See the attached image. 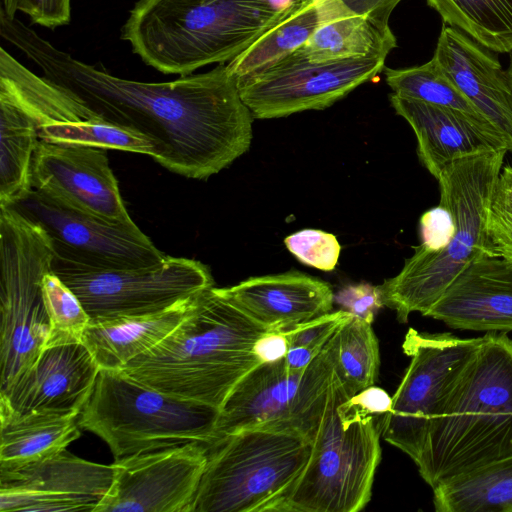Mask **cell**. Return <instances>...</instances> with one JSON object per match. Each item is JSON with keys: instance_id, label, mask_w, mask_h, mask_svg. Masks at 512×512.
Wrapping results in <instances>:
<instances>
[{"instance_id": "1", "label": "cell", "mask_w": 512, "mask_h": 512, "mask_svg": "<svg viewBox=\"0 0 512 512\" xmlns=\"http://www.w3.org/2000/svg\"><path fill=\"white\" fill-rule=\"evenodd\" d=\"M0 34L99 118L150 138L154 160L173 173L207 179L250 147L254 117L224 64L173 81L142 82L74 58L3 11Z\"/></svg>"}, {"instance_id": "2", "label": "cell", "mask_w": 512, "mask_h": 512, "mask_svg": "<svg viewBox=\"0 0 512 512\" xmlns=\"http://www.w3.org/2000/svg\"><path fill=\"white\" fill-rule=\"evenodd\" d=\"M506 149L468 156L447 165L437 178L440 203L420 218L422 243L401 271L379 285L384 306L406 323L424 315L457 275L485 254L486 223Z\"/></svg>"}, {"instance_id": "3", "label": "cell", "mask_w": 512, "mask_h": 512, "mask_svg": "<svg viewBox=\"0 0 512 512\" xmlns=\"http://www.w3.org/2000/svg\"><path fill=\"white\" fill-rule=\"evenodd\" d=\"M267 331L211 287L199 293L190 313L162 342L120 370L164 393L220 409L261 363L252 347Z\"/></svg>"}, {"instance_id": "4", "label": "cell", "mask_w": 512, "mask_h": 512, "mask_svg": "<svg viewBox=\"0 0 512 512\" xmlns=\"http://www.w3.org/2000/svg\"><path fill=\"white\" fill-rule=\"evenodd\" d=\"M299 0H138L121 38L143 62L186 76L234 60Z\"/></svg>"}, {"instance_id": "5", "label": "cell", "mask_w": 512, "mask_h": 512, "mask_svg": "<svg viewBox=\"0 0 512 512\" xmlns=\"http://www.w3.org/2000/svg\"><path fill=\"white\" fill-rule=\"evenodd\" d=\"M512 454V340L489 332L435 421L416 463L438 483Z\"/></svg>"}, {"instance_id": "6", "label": "cell", "mask_w": 512, "mask_h": 512, "mask_svg": "<svg viewBox=\"0 0 512 512\" xmlns=\"http://www.w3.org/2000/svg\"><path fill=\"white\" fill-rule=\"evenodd\" d=\"M219 416L212 405L164 393L121 370L100 369L78 423L118 460L192 441L211 445Z\"/></svg>"}, {"instance_id": "7", "label": "cell", "mask_w": 512, "mask_h": 512, "mask_svg": "<svg viewBox=\"0 0 512 512\" xmlns=\"http://www.w3.org/2000/svg\"><path fill=\"white\" fill-rule=\"evenodd\" d=\"M312 441L289 430L252 428L208 445L192 512H277L305 468Z\"/></svg>"}, {"instance_id": "8", "label": "cell", "mask_w": 512, "mask_h": 512, "mask_svg": "<svg viewBox=\"0 0 512 512\" xmlns=\"http://www.w3.org/2000/svg\"><path fill=\"white\" fill-rule=\"evenodd\" d=\"M343 395L334 374L310 458L277 512H358L370 501L385 415L345 424L337 413Z\"/></svg>"}, {"instance_id": "9", "label": "cell", "mask_w": 512, "mask_h": 512, "mask_svg": "<svg viewBox=\"0 0 512 512\" xmlns=\"http://www.w3.org/2000/svg\"><path fill=\"white\" fill-rule=\"evenodd\" d=\"M54 253L44 230L0 207V391L43 351L50 330L41 280Z\"/></svg>"}, {"instance_id": "10", "label": "cell", "mask_w": 512, "mask_h": 512, "mask_svg": "<svg viewBox=\"0 0 512 512\" xmlns=\"http://www.w3.org/2000/svg\"><path fill=\"white\" fill-rule=\"evenodd\" d=\"M483 337L462 339L450 333H420L410 328L402 348L410 358L385 415L384 440L416 464L428 433L475 358Z\"/></svg>"}, {"instance_id": "11", "label": "cell", "mask_w": 512, "mask_h": 512, "mask_svg": "<svg viewBox=\"0 0 512 512\" xmlns=\"http://www.w3.org/2000/svg\"><path fill=\"white\" fill-rule=\"evenodd\" d=\"M333 378L325 347L303 371H290L284 359L260 363L236 384L221 406L216 441L246 429L272 428L300 433L313 442Z\"/></svg>"}, {"instance_id": "12", "label": "cell", "mask_w": 512, "mask_h": 512, "mask_svg": "<svg viewBox=\"0 0 512 512\" xmlns=\"http://www.w3.org/2000/svg\"><path fill=\"white\" fill-rule=\"evenodd\" d=\"M51 269L90 320L158 313L214 287L205 264L169 255L153 266L126 269H90L53 258Z\"/></svg>"}, {"instance_id": "13", "label": "cell", "mask_w": 512, "mask_h": 512, "mask_svg": "<svg viewBox=\"0 0 512 512\" xmlns=\"http://www.w3.org/2000/svg\"><path fill=\"white\" fill-rule=\"evenodd\" d=\"M9 207L41 227L54 258L90 269L141 268L167 256L136 224L111 223L31 190Z\"/></svg>"}, {"instance_id": "14", "label": "cell", "mask_w": 512, "mask_h": 512, "mask_svg": "<svg viewBox=\"0 0 512 512\" xmlns=\"http://www.w3.org/2000/svg\"><path fill=\"white\" fill-rule=\"evenodd\" d=\"M384 58L313 61L298 50L258 73L239 78L240 96L254 118L322 110L373 80Z\"/></svg>"}, {"instance_id": "15", "label": "cell", "mask_w": 512, "mask_h": 512, "mask_svg": "<svg viewBox=\"0 0 512 512\" xmlns=\"http://www.w3.org/2000/svg\"><path fill=\"white\" fill-rule=\"evenodd\" d=\"M207 458L208 444L192 441L114 460L95 512H192Z\"/></svg>"}, {"instance_id": "16", "label": "cell", "mask_w": 512, "mask_h": 512, "mask_svg": "<svg viewBox=\"0 0 512 512\" xmlns=\"http://www.w3.org/2000/svg\"><path fill=\"white\" fill-rule=\"evenodd\" d=\"M31 188L105 221L135 224L122 200L107 149L39 140L32 161Z\"/></svg>"}, {"instance_id": "17", "label": "cell", "mask_w": 512, "mask_h": 512, "mask_svg": "<svg viewBox=\"0 0 512 512\" xmlns=\"http://www.w3.org/2000/svg\"><path fill=\"white\" fill-rule=\"evenodd\" d=\"M113 465L63 450L12 469H0V511L65 512L95 509L113 481Z\"/></svg>"}, {"instance_id": "18", "label": "cell", "mask_w": 512, "mask_h": 512, "mask_svg": "<svg viewBox=\"0 0 512 512\" xmlns=\"http://www.w3.org/2000/svg\"><path fill=\"white\" fill-rule=\"evenodd\" d=\"M99 370L82 342L47 347L0 391V410L17 415H79Z\"/></svg>"}, {"instance_id": "19", "label": "cell", "mask_w": 512, "mask_h": 512, "mask_svg": "<svg viewBox=\"0 0 512 512\" xmlns=\"http://www.w3.org/2000/svg\"><path fill=\"white\" fill-rule=\"evenodd\" d=\"M424 316L459 330H512V261L482 254L469 263Z\"/></svg>"}, {"instance_id": "20", "label": "cell", "mask_w": 512, "mask_h": 512, "mask_svg": "<svg viewBox=\"0 0 512 512\" xmlns=\"http://www.w3.org/2000/svg\"><path fill=\"white\" fill-rule=\"evenodd\" d=\"M494 53L459 29L443 24L433 58L499 131L512 152V85Z\"/></svg>"}, {"instance_id": "21", "label": "cell", "mask_w": 512, "mask_h": 512, "mask_svg": "<svg viewBox=\"0 0 512 512\" xmlns=\"http://www.w3.org/2000/svg\"><path fill=\"white\" fill-rule=\"evenodd\" d=\"M219 291L267 330L286 331L329 313L331 286L298 271L248 278Z\"/></svg>"}, {"instance_id": "22", "label": "cell", "mask_w": 512, "mask_h": 512, "mask_svg": "<svg viewBox=\"0 0 512 512\" xmlns=\"http://www.w3.org/2000/svg\"><path fill=\"white\" fill-rule=\"evenodd\" d=\"M390 103L413 129L419 160L436 179L456 160L493 150H507L499 133L459 111L395 93L390 94Z\"/></svg>"}, {"instance_id": "23", "label": "cell", "mask_w": 512, "mask_h": 512, "mask_svg": "<svg viewBox=\"0 0 512 512\" xmlns=\"http://www.w3.org/2000/svg\"><path fill=\"white\" fill-rule=\"evenodd\" d=\"M198 295L158 313L90 320L82 343L100 369L120 370L162 342L190 313Z\"/></svg>"}, {"instance_id": "24", "label": "cell", "mask_w": 512, "mask_h": 512, "mask_svg": "<svg viewBox=\"0 0 512 512\" xmlns=\"http://www.w3.org/2000/svg\"><path fill=\"white\" fill-rule=\"evenodd\" d=\"M316 1L318 27L298 49L310 60L386 59L397 46L392 31H382L368 19L339 8L332 0Z\"/></svg>"}, {"instance_id": "25", "label": "cell", "mask_w": 512, "mask_h": 512, "mask_svg": "<svg viewBox=\"0 0 512 512\" xmlns=\"http://www.w3.org/2000/svg\"><path fill=\"white\" fill-rule=\"evenodd\" d=\"M78 416L0 410V469L24 466L65 450L81 435Z\"/></svg>"}, {"instance_id": "26", "label": "cell", "mask_w": 512, "mask_h": 512, "mask_svg": "<svg viewBox=\"0 0 512 512\" xmlns=\"http://www.w3.org/2000/svg\"><path fill=\"white\" fill-rule=\"evenodd\" d=\"M432 489L438 512H512V454L444 480Z\"/></svg>"}, {"instance_id": "27", "label": "cell", "mask_w": 512, "mask_h": 512, "mask_svg": "<svg viewBox=\"0 0 512 512\" xmlns=\"http://www.w3.org/2000/svg\"><path fill=\"white\" fill-rule=\"evenodd\" d=\"M38 142L32 119L0 96V207L10 206L32 190L31 167Z\"/></svg>"}, {"instance_id": "28", "label": "cell", "mask_w": 512, "mask_h": 512, "mask_svg": "<svg viewBox=\"0 0 512 512\" xmlns=\"http://www.w3.org/2000/svg\"><path fill=\"white\" fill-rule=\"evenodd\" d=\"M319 24L316 0H299L276 25L226 66L237 79L271 67L301 48Z\"/></svg>"}, {"instance_id": "29", "label": "cell", "mask_w": 512, "mask_h": 512, "mask_svg": "<svg viewBox=\"0 0 512 512\" xmlns=\"http://www.w3.org/2000/svg\"><path fill=\"white\" fill-rule=\"evenodd\" d=\"M324 347L335 377L347 397L376 383L380 352L371 323L352 316L336 330Z\"/></svg>"}, {"instance_id": "30", "label": "cell", "mask_w": 512, "mask_h": 512, "mask_svg": "<svg viewBox=\"0 0 512 512\" xmlns=\"http://www.w3.org/2000/svg\"><path fill=\"white\" fill-rule=\"evenodd\" d=\"M444 24L495 53L512 52V0H426Z\"/></svg>"}, {"instance_id": "31", "label": "cell", "mask_w": 512, "mask_h": 512, "mask_svg": "<svg viewBox=\"0 0 512 512\" xmlns=\"http://www.w3.org/2000/svg\"><path fill=\"white\" fill-rule=\"evenodd\" d=\"M385 80L393 93L400 97L459 111L484 127L499 133L447 77L433 57L421 66L403 69L386 68Z\"/></svg>"}, {"instance_id": "32", "label": "cell", "mask_w": 512, "mask_h": 512, "mask_svg": "<svg viewBox=\"0 0 512 512\" xmlns=\"http://www.w3.org/2000/svg\"><path fill=\"white\" fill-rule=\"evenodd\" d=\"M39 140L116 149L157 157L154 142L130 128L120 127L101 118L54 122L36 128Z\"/></svg>"}, {"instance_id": "33", "label": "cell", "mask_w": 512, "mask_h": 512, "mask_svg": "<svg viewBox=\"0 0 512 512\" xmlns=\"http://www.w3.org/2000/svg\"><path fill=\"white\" fill-rule=\"evenodd\" d=\"M41 290L50 323L44 349L82 342L90 317L76 294L52 269L44 274Z\"/></svg>"}, {"instance_id": "34", "label": "cell", "mask_w": 512, "mask_h": 512, "mask_svg": "<svg viewBox=\"0 0 512 512\" xmlns=\"http://www.w3.org/2000/svg\"><path fill=\"white\" fill-rule=\"evenodd\" d=\"M485 252L512 261V165L501 169L495 184L486 223Z\"/></svg>"}, {"instance_id": "35", "label": "cell", "mask_w": 512, "mask_h": 512, "mask_svg": "<svg viewBox=\"0 0 512 512\" xmlns=\"http://www.w3.org/2000/svg\"><path fill=\"white\" fill-rule=\"evenodd\" d=\"M287 249L303 264L322 271L335 269L341 245L335 235L317 229H304L284 239Z\"/></svg>"}, {"instance_id": "36", "label": "cell", "mask_w": 512, "mask_h": 512, "mask_svg": "<svg viewBox=\"0 0 512 512\" xmlns=\"http://www.w3.org/2000/svg\"><path fill=\"white\" fill-rule=\"evenodd\" d=\"M392 407V397L384 389L369 386L351 397L345 394L337 405V413L345 424L386 415Z\"/></svg>"}, {"instance_id": "37", "label": "cell", "mask_w": 512, "mask_h": 512, "mask_svg": "<svg viewBox=\"0 0 512 512\" xmlns=\"http://www.w3.org/2000/svg\"><path fill=\"white\" fill-rule=\"evenodd\" d=\"M353 315L345 310L329 312L284 331L290 347L323 349L336 330Z\"/></svg>"}, {"instance_id": "38", "label": "cell", "mask_w": 512, "mask_h": 512, "mask_svg": "<svg viewBox=\"0 0 512 512\" xmlns=\"http://www.w3.org/2000/svg\"><path fill=\"white\" fill-rule=\"evenodd\" d=\"M1 9L9 18L22 12L35 24L55 28L69 22L71 0H3Z\"/></svg>"}, {"instance_id": "39", "label": "cell", "mask_w": 512, "mask_h": 512, "mask_svg": "<svg viewBox=\"0 0 512 512\" xmlns=\"http://www.w3.org/2000/svg\"><path fill=\"white\" fill-rule=\"evenodd\" d=\"M334 302L342 310L371 324L377 312L384 306L379 286L366 282L342 287L334 294Z\"/></svg>"}, {"instance_id": "40", "label": "cell", "mask_w": 512, "mask_h": 512, "mask_svg": "<svg viewBox=\"0 0 512 512\" xmlns=\"http://www.w3.org/2000/svg\"><path fill=\"white\" fill-rule=\"evenodd\" d=\"M339 8L362 16L385 32L392 31L389 18L401 0H332Z\"/></svg>"}, {"instance_id": "41", "label": "cell", "mask_w": 512, "mask_h": 512, "mask_svg": "<svg viewBox=\"0 0 512 512\" xmlns=\"http://www.w3.org/2000/svg\"><path fill=\"white\" fill-rule=\"evenodd\" d=\"M289 348L284 331L269 330L255 341L252 352L261 363H273L284 359Z\"/></svg>"}, {"instance_id": "42", "label": "cell", "mask_w": 512, "mask_h": 512, "mask_svg": "<svg viewBox=\"0 0 512 512\" xmlns=\"http://www.w3.org/2000/svg\"><path fill=\"white\" fill-rule=\"evenodd\" d=\"M321 350L305 346H292L284 357V363L290 371H303L314 361Z\"/></svg>"}, {"instance_id": "43", "label": "cell", "mask_w": 512, "mask_h": 512, "mask_svg": "<svg viewBox=\"0 0 512 512\" xmlns=\"http://www.w3.org/2000/svg\"><path fill=\"white\" fill-rule=\"evenodd\" d=\"M507 72H508V75H509V78H510V81H511V85H512V52H511L510 64H509Z\"/></svg>"}]
</instances>
